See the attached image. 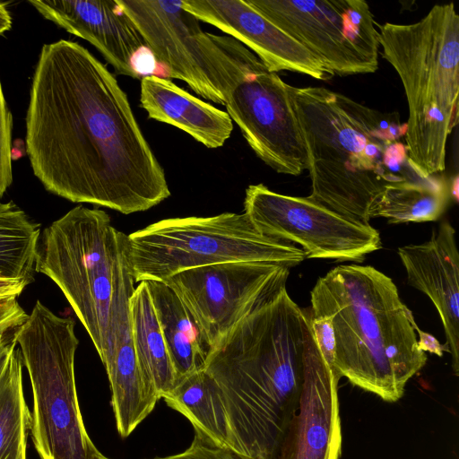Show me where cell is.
I'll list each match as a JSON object with an SVG mask.
<instances>
[{
	"instance_id": "1",
	"label": "cell",
	"mask_w": 459,
	"mask_h": 459,
	"mask_svg": "<svg viewBox=\"0 0 459 459\" xmlns=\"http://www.w3.org/2000/svg\"><path fill=\"white\" fill-rule=\"evenodd\" d=\"M25 126L33 174L56 195L123 214L149 210L170 195L126 92L77 42L42 46Z\"/></svg>"
},
{
	"instance_id": "2",
	"label": "cell",
	"mask_w": 459,
	"mask_h": 459,
	"mask_svg": "<svg viewBox=\"0 0 459 459\" xmlns=\"http://www.w3.org/2000/svg\"><path fill=\"white\" fill-rule=\"evenodd\" d=\"M307 326V311L283 288L210 352L204 370L219 386L237 453L278 458L299 404Z\"/></svg>"
},
{
	"instance_id": "3",
	"label": "cell",
	"mask_w": 459,
	"mask_h": 459,
	"mask_svg": "<svg viewBox=\"0 0 459 459\" xmlns=\"http://www.w3.org/2000/svg\"><path fill=\"white\" fill-rule=\"evenodd\" d=\"M288 91L303 138L310 200L348 219L369 223L391 186L420 183L405 144L406 123L325 87Z\"/></svg>"
},
{
	"instance_id": "4",
	"label": "cell",
	"mask_w": 459,
	"mask_h": 459,
	"mask_svg": "<svg viewBox=\"0 0 459 459\" xmlns=\"http://www.w3.org/2000/svg\"><path fill=\"white\" fill-rule=\"evenodd\" d=\"M310 302L312 316L332 321L336 377L385 402L401 399L428 358L393 280L370 265L341 264L318 278Z\"/></svg>"
},
{
	"instance_id": "5",
	"label": "cell",
	"mask_w": 459,
	"mask_h": 459,
	"mask_svg": "<svg viewBox=\"0 0 459 459\" xmlns=\"http://www.w3.org/2000/svg\"><path fill=\"white\" fill-rule=\"evenodd\" d=\"M381 55L399 75L408 103L409 159L424 176L446 169V143L459 117V16L435 4L420 21L378 27Z\"/></svg>"
},
{
	"instance_id": "6",
	"label": "cell",
	"mask_w": 459,
	"mask_h": 459,
	"mask_svg": "<svg viewBox=\"0 0 459 459\" xmlns=\"http://www.w3.org/2000/svg\"><path fill=\"white\" fill-rule=\"evenodd\" d=\"M134 283L226 262H264L288 268L306 258L297 245L261 234L245 212L170 218L125 236Z\"/></svg>"
},
{
	"instance_id": "7",
	"label": "cell",
	"mask_w": 459,
	"mask_h": 459,
	"mask_svg": "<svg viewBox=\"0 0 459 459\" xmlns=\"http://www.w3.org/2000/svg\"><path fill=\"white\" fill-rule=\"evenodd\" d=\"M75 322L39 300L17 333L32 389L30 429L40 459H91L97 450L80 411L74 377Z\"/></svg>"
},
{
	"instance_id": "8",
	"label": "cell",
	"mask_w": 459,
	"mask_h": 459,
	"mask_svg": "<svg viewBox=\"0 0 459 459\" xmlns=\"http://www.w3.org/2000/svg\"><path fill=\"white\" fill-rule=\"evenodd\" d=\"M123 232L109 215L77 205L43 230L36 272L62 290L101 358Z\"/></svg>"
},
{
	"instance_id": "9",
	"label": "cell",
	"mask_w": 459,
	"mask_h": 459,
	"mask_svg": "<svg viewBox=\"0 0 459 459\" xmlns=\"http://www.w3.org/2000/svg\"><path fill=\"white\" fill-rule=\"evenodd\" d=\"M145 46L167 67L168 76L185 82L199 96L224 105L248 48L230 36L202 30L182 1L117 0Z\"/></svg>"
},
{
	"instance_id": "10",
	"label": "cell",
	"mask_w": 459,
	"mask_h": 459,
	"mask_svg": "<svg viewBox=\"0 0 459 459\" xmlns=\"http://www.w3.org/2000/svg\"><path fill=\"white\" fill-rule=\"evenodd\" d=\"M333 75L375 73L379 24L363 0H246Z\"/></svg>"
},
{
	"instance_id": "11",
	"label": "cell",
	"mask_w": 459,
	"mask_h": 459,
	"mask_svg": "<svg viewBox=\"0 0 459 459\" xmlns=\"http://www.w3.org/2000/svg\"><path fill=\"white\" fill-rule=\"evenodd\" d=\"M244 212L261 234L299 245L306 258L362 262L381 248L369 223L348 219L310 200L278 194L263 184L246 189Z\"/></svg>"
},
{
	"instance_id": "12",
	"label": "cell",
	"mask_w": 459,
	"mask_h": 459,
	"mask_svg": "<svg viewBox=\"0 0 459 459\" xmlns=\"http://www.w3.org/2000/svg\"><path fill=\"white\" fill-rule=\"evenodd\" d=\"M227 113L266 165L299 176L307 169V152L288 84L249 50L237 81L224 94Z\"/></svg>"
},
{
	"instance_id": "13",
	"label": "cell",
	"mask_w": 459,
	"mask_h": 459,
	"mask_svg": "<svg viewBox=\"0 0 459 459\" xmlns=\"http://www.w3.org/2000/svg\"><path fill=\"white\" fill-rule=\"evenodd\" d=\"M290 268L264 262H226L162 281L179 297L212 350L258 306L286 288Z\"/></svg>"
},
{
	"instance_id": "14",
	"label": "cell",
	"mask_w": 459,
	"mask_h": 459,
	"mask_svg": "<svg viewBox=\"0 0 459 459\" xmlns=\"http://www.w3.org/2000/svg\"><path fill=\"white\" fill-rule=\"evenodd\" d=\"M339 380L323 357L308 319L299 404L277 459H340Z\"/></svg>"
},
{
	"instance_id": "15",
	"label": "cell",
	"mask_w": 459,
	"mask_h": 459,
	"mask_svg": "<svg viewBox=\"0 0 459 459\" xmlns=\"http://www.w3.org/2000/svg\"><path fill=\"white\" fill-rule=\"evenodd\" d=\"M183 8L247 46L271 72L290 71L326 81L333 74L310 51L246 0H183Z\"/></svg>"
},
{
	"instance_id": "16",
	"label": "cell",
	"mask_w": 459,
	"mask_h": 459,
	"mask_svg": "<svg viewBox=\"0 0 459 459\" xmlns=\"http://www.w3.org/2000/svg\"><path fill=\"white\" fill-rule=\"evenodd\" d=\"M408 284L423 292L435 306L445 332L455 376L459 371V254L455 230L442 221L421 244L398 248Z\"/></svg>"
},
{
	"instance_id": "17",
	"label": "cell",
	"mask_w": 459,
	"mask_h": 459,
	"mask_svg": "<svg viewBox=\"0 0 459 459\" xmlns=\"http://www.w3.org/2000/svg\"><path fill=\"white\" fill-rule=\"evenodd\" d=\"M29 4L45 19L89 41L117 74L138 78L131 59L145 43L117 0H30Z\"/></svg>"
},
{
	"instance_id": "18",
	"label": "cell",
	"mask_w": 459,
	"mask_h": 459,
	"mask_svg": "<svg viewBox=\"0 0 459 459\" xmlns=\"http://www.w3.org/2000/svg\"><path fill=\"white\" fill-rule=\"evenodd\" d=\"M140 102L149 118L174 126L210 149L221 147L233 130L227 112L193 96L169 79L143 77Z\"/></svg>"
},
{
	"instance_id": "19",
	"label": "cell",
	"mask_w": 459,
	"mask_h": 459,
	"mask_svg": "<svg viewBox=\"0 0 459 459\" xmlns=\"http://www.w3.org/2000/svg\"><path fill=\"white\" fill-rule=\"evenodd\" d=\"M144 281L161 329L177 385L192 374L204 369L212 347L191 313L166 282L154 280Z\"/></svg>"
},
{
	"instance_id": "20",
	"label": "cell",
	"mask_w": 459,
	"mask_h": 459,
	"mask_svg": "<svg viewBox=\"0 0 459 459\" xmlns=\"http://www.w3.org/2000/svg\"><path fill=\"white\" fill-rule=\"evenodd\" d=\"M129 307L133 342L142 377L159 399L163 398L174 388L176 377L144 281L134 288Z\"/></svg>"
},
{
	"instance_id": "21",
	"label": "cell",
	"mask_w": 459,
	"mask_h": 459,
	"mask_svg": "<svg viewBox=\"0 0 459 459\" xmlns=\"http://www.w3.org/2000/svg\"><path fill=\"white\" fill-rule=\"evenodd\" d=\"M163 399L169 407L187 418L195 430L219 446L231 448L227 415L219 386L204 369L178 383Z\"/></svg>"
},
{
	"instance_id": "22",
	"label": "cell",
	"mask_w": 459,
	"mask_h": 459,
	"mask_svg": "<svg viewBox=\"0 0 459 459\" xmlns=\"http://www.w3.org/2000/svg\"><path fill=\"white\" fill-rule=\"evenodd\" d=\"M40 225L13 201L0 203V273L28 285L34 281Z\"/></svg>"
},
{
	"instance_id": "23",
	"label": "cell",
	"mask_w": 459,
	"mask_h": 459,
	"mask_svg": "<svg viewBox=\"0 0 459 459\" xmlns=\"http://www.w3.org/2000/svg\"><path fill=\"white\" fill-rule=\"evenodd\" d=\"M449 199L446 181L431 176L420 183L387 188L370 213V219L383 217L389 223L424 222L437 220Z\"/></svg>"
},
{
	"instance_id": "24",
	"label": "cell",
	"mask_w": 459,
	"mask_h": 459,
	"mask_svg": "<svg viewBox=\"0 0 459 459\" xmlns=\"http://www.w3.org/2000/svg\"><path fill=\"white\" fill-rule=\"evenodd\" d=\"M30 413L22 386V358L16 348L0 385V459H27Z\"/></svg>"
},
{
	"instance_id": "25",
	"label": "cell",
	"mask_w": 459,
	"mask_h": 459,
	"mask_svg": "<svg viewBox=\"0 0 459 459\" xmlns=\"http://www.w3.org/2000/svg\"><path fill=\"white\" fill-rule=\"evenodd\" d=\"M12 129L13 117L0 81V200L13 182Z\"/></svg>"
},
{
	"instance_id": "26",
	"label": "cell",
	"mask_w": 459,
	"mask_h": 459,
	"mask_svg": "<svg viewBox=\"0 0 459 459\" xmlns=\"http://www.w3.org/2000/svg\"><path fill=\"white\" fill-rule=\"evenodd\" d=\"M154 459H252L237 453L230 447L217 445L209 437L195 430L190 446L184 452Z\"/></svg>"
},
{
	"instance_id": "27",
	"label": "cell",
	"mask_w": 459,
	"mask_h": 459,
	"mask_svg": "<svg viewBox=\"0 0 459 459\" xmlns=\"http://www.w3.org/2000/svg\"><path fill=\"white\" fill-rule=\"evenodd\" d=\"M307 313L310 329L323 357L333 371L335 355V341L332 321L328 316H312L309 310Z\"/></svg>"
},
{
	"instance_id": "28",
	"label": "cell",
	"mask_w": 459,
	"mask_h": 459,
	"mask_svg": "<svg viewBox=\"0 0 459 459\" xmlns=\"http://www.w3.org/2000/svg\"><path fill=\"white\" fill-rule=\"evenodd\" d=\"M28 316L17 298H0V339L19 329Z\"/></svg>"
},
{
	"instance_id": "29",
	"label": "cell",
	"mask_w": 459,
	"mask_h": 459,
	"mask_svg": "<svg viewBox=\"0 0 459 459\" xmlns=\"http://www.w3.org/2000/svg\"><path fill=\"white\" fill-rule=\"evenodd\" d=\"M19 329L0 339V385L7 372L13 355L17 348V333Z\"/></svg>"
},
{
	"instance_id": "30",
	"label": "cell",
	"mask_w": 459,
	"mask_h": 459,
	"mask_svg": "<svg viewBox=\"0 0 459 459\" xmlns=\"http://www.w3.org/2000/svg\"><path fill=\"white\" fill-rule=\"evenodd\" d=\"M155 60L152 51L148 48L143 49V47L133 56L131 67L138 78L141 75L150 76L155 70Z\"/></svg>"
},
{
	"instance_id": "31",
	"label": "cell",
	"mask_w": 459,
	"mask_h": 459,
	"mask_svg": "<svg viewBox=\"0 0 459 459\" xmlns=\"http://www.w3.org/2000/svg\"><path fill=\"white\" fill-rule=\"evenodd\" d=\"M413 327L419 335L418 346L421 351L424 352L429 351L439 357L443 356L444 351H449L445 343L441 344L432 334L422 331L416 322L413 324Z\"/></svg>"
},
{
	"instance_id": "32",
	"label": "cell",
	"mask_w": 459,
	"mask_h": 459,
	"mask_svg": "<svg viewBox=\"0 0 459 459\" xmlns=\"http://www.w3.org/2000/svg\"><path fill=\"white\" fill-rule=\"evenodd\" d=\"M27 286L26 282L7 278L0 273V298H17Z\"/></svg>"
},
{
	"instance_id": "33",
	"label": "cell",
	"mask_w": 459,
	"mask_h": 459,
	"mask_svg": "<svg viewBox=\"0 0 459 459\" xmlns=\"http://www.w3.org/2000/svg\"><path fill=\"white\" fill-rule=\"evenodd\" d=\"M13 19L6 4L0 2V35L12 28Z\"/></svg>"
},
{
	"instance_id": "34",
	"label": "cell",
	"mask_w": 459,
	"mask_h": 459,
	"mask_svg": "<svg viewBox=\"0 0 459 459\" xmlns=\"http://www.w3.org/2000/svg\"><path fill=\"white\" fill-rule=\"evenodd\" d=\"M450 193H451V195H452V198L454 199V201L455 203H458V199H459V179H458V176L457 175H455V177L452 180Z\"/></svg>"
},
{
	"instance_id": "35",
	"label": "cell",
	"mask_w": 459,
	"mask_h": 459,
	"mask_svg": "<svg viewBox=\"0 0 459 459\" xmlns=\"http://www.w3.org/2000/svg\"><path fill=\"white\" fill-rule=\"evenodd\" d=\"M91 459H109L108 457H106L105 455H103L102 454H100L98 449L94 452V454L92 455V457Z\"/></svg>"
}]
</instances>
